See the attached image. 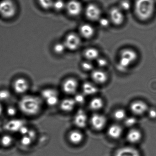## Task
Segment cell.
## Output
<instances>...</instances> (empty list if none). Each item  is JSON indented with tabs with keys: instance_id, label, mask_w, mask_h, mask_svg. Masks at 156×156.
I'll list each match as a JSON object with an SVG mask.
<instances>
[{
	"instance_id": "1",
	"label": "cell",
	"mask_w": 156,
	"mask_h": 156,
	"mask_svg": "<svg viewBox=\"0 0 156 156\" xmlns=\"http://www.w3.org/2000/svg\"><path fill=\"white\" fill-rule=\"evenodd\" d=\"M42 101L41 98L34 95H26L20 100L18 106L20 111L24 114L34 116L41 111Z\"/></svg>"
},
{
	"instance_id": "2",
	"label": "cell",
	"mask_w": 156,
	"mask_h": 156,
	"mask_svg": "<svg viewBox=\"0 0 156 156\" xmlns=\"http://www.w3.org/2000/svg\"><path fill=\"white\" fill-rule=\"evenodd\" d=\"M155 0H136L135 12L137 17L142 21L150 19L154 13Z\"/></svg>"
},
{
	"instance_id": "3",
	"label": "cell",
	"mask_w": 156,
	"mask_h": 156,
	"mask_svg": "<svg viewBox=\"0 0 156 156\" xmlns=\"http://www.w3.org/2000/svg\"><path fill=\"white\" fill-rule=\"evenodd\" d=\"M137 58V54L133 49H125L121 51L118 64L119 70L126 71L129 67L135 62Z\"/></svg>"
},
{
	"instance_id": "4",
	"label": "cell",
	"mask_w": 156,
	"mask_h": 156,
	"mask_svg": "<svg viewBox=\"0 0 156 156\" xmlns=\"http://www.w3.org/2000/svg\"><path fill=\"white\" fill-rule=\"evenodd\" d=\"M16 13V7L12 0L0 1V15L6 19L12 18Z\"/></svg>"
},
{
	"instance_id": "5",
	"label": "cell",
	"mask_w": 156,
	"mask_h": 156,
	"mask_svg": "<svg viewBox=\"0 0 156 156\" xmlns=\"http://www.w3.org/2000/svg\"><path fill=\"white\" fill-rule=\"evenodd\" d=\"M41 99L47 105L53 107L59 103V95L56 90L53 89H46L41 92Z\"/></svg>"
},
{
	"instance_id": "6",
	"label": "cell",
	"mask_w": 156,
	"mask_h": 156,
	"mask_svg": "<svg viewBox=\"0 0 156 156\" xmlns=\"http://www.w3.org/2000/svg\"><path fill=\"white\" fill-rule=\"evenodd\" d=\"M64 44L67 49L75 51L80 48L81 44L80 38L75 33H70L66 37Z\"/></svg>"
},
{
	"instance_id": "7",
	"label": "cell",
	"mask_w": 156,
	"mask_h": 156,
	"mask_svg": "<svg viewBox=\"0 0 156 156\" xmlns=\"http://www.w3.org/2000/svg\"><path fill=\"white\" fill-rule=\"evenodd\" d=\"M91 125L94 130L101 131L104 129L107 123L106 117L100 114L95 113L93 114L90 119Z\"/></svg>"
},
{
	"instance_id": "8",
	"label": "cell",
	"mask_w": 156,
	"mask_h": 156,
	"mask_svg": "<svg viewBox=\"0 0 156 156\" xmlns=\"http://www.w3.org/2000/svg\"><path fill=\"white\" fill-rule=\"evenodd\" d=\"M85 14L89 20L92 21H99L101 17V12L97 5L94 4H90L86 6Z\"/></svg>"
},
{
	"instance_id": "9",
	"label": "cell",
	"mask_w": 156,
	"mask_h": 156,
	"mask_svg": "<svg viewBox=\"0 0 156 156\" xmlns=\"http://www.w3.org/2000/svg\"><path fill=\"white\" fill-rule=\"evenodd\" d=\"M124 12L119 7H114L110 11V20L114 24L119 26L124 21Z\"/></svg>"
},
{
	"instance_id": "10",
	"label": "cell",
	"mask_w": 156,
	"mask_h": 156,
	"mask_svg": "<svg viewBox=\"0 0 156 156\" xmlns=\"http://www.w3.org/2000/svg\"><path fill=\"white\" fill-rule=\"evenodd\" d=\"M79 83L74 78H68L65 80L62 84V89L65 93L68 94H74L76 93Z\"/></svg>"
},
{
	"instance_id": "11",
	"label": "cell",
	"mask_w": 156,
	"mask_h": 156,
	"mask_svg": "<svg viewBox=\"0 0 156 156\" xmlns=\"http://www.w3.org/2000/svg\"><path fill=\"white\" fill-rule=\"evenodd\" d=\"M66 8L69 15L76 16L81 13L83 6L81 3L77 0H71L66 4Z\"/></svg>"
},
{
	"instance_id": "12",
	"label": "cell",
	"mask_w": 156,
	"mask_h": 156,
	"mask_svg": "<svg viewBox=\"0 0 156 156\" xmlns=\"http://www.w3.org/2000/svg\"><path fill=\"white\" fill-rule=\"evenodd\" d=\"M131 112L135 115H142L148 111L147 104L143 101L137 100L131 103L130 106Z\"/></svg>"
},
{
	"instance_id": "13",
	"label": "cell",
	"mask_w": 156,
	"mask_h": 156,
	"mask_svg": "<svg viewBox=\"0 0 156 156\" xmlns=\"http://www.w3.org/2000/svg\"><path fill=\"white\" fill-rule=\"evenodd\" d=\"M13 87L16 93L23 94L28 91L29 88V83L24 78H18L14 82Z\"/></svg>"
},
{
	"instance_id": "14",
	"label": "cell",
	"mask_w": 156,
	"mask_h": 156,
	"mask_svg": "<svg viewBox=\"0 0 156 156\" xmlns=\"http://www.w3.org/2000/svg\"><path fill=\"white\" fill-rule=\"evenodd\" d=\"M73 121L78 128H84L88 122V116L85 111L83 109L78 110L74 116Z\"/></svg>"
},
{
	"instance_id": "15",
	"label": "cell",
	"mask_w": 156,
	"mask_h": 156,
	"mask_svg": "<svg viewBox=\"0 0 156 156\" xmlns=\"http://www.w3.org/2000/svg\"><path fill=\"white\" fill-rule=\"evenodd\" d=\"M91 76L93 81L99 84H104L108 78L107 73L101 69L94 70L92 71Z\"/></svg>"
},
{
	"instance_id": "16",
	"label": "cell",
	"mask_w": 156,
	"mask_h": 156,
	"mask_svg": "<svg viewBox=\"0 0 156 156\" xmlns=\"http://www.w3.org/2000/svg\"><path fill=\"white\" fill-rule=\"evenodd\" d=\"M25 125L23 121L14 119L7 122L5 124V129L10 132H19L21 128Z\"/></svg>"
},
{
	"instance_id": "17",
	"label": "cell",
	"mask_w": 156,
	"mask_h": 156,
	"mask_svg": "<svg viewBox=\"0 0 156 156\" xmlns=\"http://www.w3.org/2000/svg\"><path fill=\"white\" fill-rule=\"evenodd\" d=\"M115 156H141L139 151L133 147H125L119 148L115 154Z\"/></svg>"
},
{
	"instance_id": "18",
	"label": "cell",
	"mask_w": 156,
	"mask_h": 156,
	"mask_svg": "<svg viewBox=\"0 0 156 156\" xmlns=\"http://www.w3.org/2000/svg\"><path fill=\"white\" fill-rule=\"evenodd\" d=\"M123 129L121 125L118 124L111 125L107 130V134L110 138L113 139H117L122 136Z\"/></svg>"
},
{
	"instance_id": "19",
	"label": "cell",
	"mask_w": 156,
	"mask_h": 156,
	"mask_svg": "<svg viewBox=\"0 0 156 156\" xmlns=\"http://www.w3.org/2000/svg\"><path fill=\"white\" fill-rule=\"evenodd\" d=\"M76 103L73 98H66L60 103V108L63 111L69 112L76 107Z\"/></svg>"
},
{
	"instance_id": "20",
	"label": "cell",
	"mask_w": 156,
	"mask_h": 156,
	"mask_svg": "<svg viewBox=\"0 0 156 156\" xmlns=\"http://www.w3.org/2000/svg\"><path fill=\"white\" fill-rule=\"evenodd\" d=\"M80 34L83 38L89 39L93 36L94 29L91 25L88 24H83L80 28Z\"/></svg>"
},
{
	"instance_id": "21",
	"label": "cell",
	"mask_w": 156,
	"mask_h": 156,
	"mask_svg": "<svg viewBox=\"0 0 156 156\" xmlns=\"http://www.w3.org/2000/svg\"><path fill=\"white\" fill-rule=\"evenodd\" d=\"M83 93L85 96H92L95 95L98 92V88L97 86L90 82H85L83 84L82 87Z\"/></svg>"
},
{
	"instance_id": "22",
	"label": "cell",
	"mask_w": 156,
	"mask_h": 156,
	"mask_svg": "<svg viewBox=\"0 0 156 156\" xmlns=\"http://www.w3.org/2000/svg\"><path fill=\"white\" fill-rule=\"evenodd\" d=\"M142 138V133L139 130L135 129H132L129 131L126 136L127 141L133 144L139 143Z\"/></svg>"
},
{
	"instance_id": "23",
	"label": "cell",
	"mask_w": 156,
	"mask_h": 156,
	"mask_svg": "<svg viewBox=\"0 0 156 156\" xmlns=\"http://www.w3.org/2000/svg\"><path fill=\"white\" fill-rule=\"evenodd\" d=\"M69 140L71 143L78 145L83 141L84 136L82 133L79 130H73L69 134Z\"/></svg>"
},
{
	"instance_id": "24",
	"label": "cell",
	"mask_w": 156,
	"mask_h": 156,
	"mask_svg": "<svg viewBox=\"0 0 156 156\" xmlns=\"http://www.w3.org/2000/svg\"><path fill=\"white\" fill-rule=\"evenodd\" d=\"M104 105V102L103 99L100 97L93 98L89 103V107L93 111H99L101 110Z\"/></svg>"
},
{
	"instance_id": "25",
	"label": "cell",
	"mask_w": 156,
	"mask_h": 156,
	"mask_svg": "<svg viewBox=\"0 0 156 156\" xmlns=\"http://www.w3.org/2000/svg\"><path fill=\"white\" fill-rule=\"evenodd\" d=\"M84 56L87 60H96L99 58V50L94 48H89L84 51Z\"/></svg>"
},
{
	"instance_id": "26",
	"label": "cell",
	"mask_w": 156,
	"mask_h": 156,
	"mask_svg": "<svg viewBox=\"0 0 156 156\" xmlns=\"http://www.w3.org/2000/svg\"><path fill=\"white\" fill-rule=\"evenodd\" d=\"M35 132L34 131L30 130L26 135L23 136L21 140V143L23 146H29L32 144L35 137Z\"/></svg>"
},
{
	"instance_id": "27",
	"label": "cell",
	"mask_w": 156,
	"mask_h": 156,
	"mask_svg": "<svg viewBox=\"0 0 156 156\" xmlns=\"http://www.w3.org/2000/svg\"><path fill=\"white\" fill-rule=\"evenodd\" d=\"M113 116L114 119L118 122L124 121L127 117L126 111L122 109H117L115 111Z\"/></svg>"
},
{
	"instance_id": "28",
	"label": "cell",
	"mask_w": 156,
	"mask_h": 156,
	"mask_svg": "<svg viewBox=\"0 0 156 156\" xmlns=\"http://www.w3.org/2000/svg\"><path fill=\"white\" fill-rule=\"evenodd\" d=\"M13 142V139L12 136L8 135L3 136L0 139V143L2 145L5 147H8L11 145Z\"/></svg>"
},
{
	"instance_id": "29",
	"label": "cell",
	"mask_w": 156,
	"mask_h": 156,
	"mask_svg": "<svg viewBox=\"0 0 156 156\" xmlns=\"http://www.w3.org/2000/svg\"><path fill=\"white\" fill-rule=\"evenodd\" d=\"M38 4L41 7L45 10L53 8L54 0H38Z\"/></svg>"
},
{
	"instance_id": "30",
	"label": "cell",
	"mask_w": 156,
	"mask_h": 156,
	"mask_svg": "<svg viewBox=\"0 0 156 156\" xmlns=\"http://www.w3.org/2000/svg\"><path fill=\"white\" fill-rule=\"evenodd\" d=\"M66 49H67L64 43H57L54 45V51L58 55L63 54Z\"/></svg>"
},
{
	"instance_id": "31",
	"label": "cell",
	"mask_w": 156,
	"mask_h": 156,
	"mask_svg": "<svg viewBox=\"0 0 156 156\" xmlns=\"http://www.w3.org/2000/svg\"><path fill=\"white\" fill-rule=\"evenodd\" d=\"M66 4L63 0H56L54 1L53 8L56 11H61L66 8Z\"/></svg>"
},
{
	"instance_id": "32",
	"label": "cell",
	"mask_w": 156,
	"mask_h": 156,
	"mask_svg": "<svg viewBox=\"0 0 156 156\" xmlns=\"http://www.w3.org/2000/svg\"><path fill=\"white\" fill-rule=\"evenodd\" d=\"M118 7L123 12L128 11L131 8V4L128 0H122L120 2Z\"/></svg>"
},
{
	"instance_id": "33",
	"label": "cell",
	"mask_w": 156,
	"mask_h": 156,
	"mask_svg": "<svg viewBox=\"0 0 156 156\" xmlns=\"http://www.w3.org/2000/svg\"><path fill=\"white\" fill-rule=\"evenodd\" d=\"M11 93L9 91L6 89L0 90V101H5L10 99Z\"/></svg>"
},
{
	"instance_id": "34",
	"label": "cell",
	"mask_w": 156,
	"mask_h": 156,
	"mask_svg": "<svg viewBox=\"0 0 156 156\" xmlns=\"http://www.w3.org/2000/svg\"><path fill=\"white\" fill-rule=\"evenodd\" d=\"M81 67L85 71H93L94 70L93 65L90 60L83 61L81 64Z\"/></svg>"
},
{
	"instance_id": "35",
	"label": "cell",
	"mask_w": 156,
	"mask_h": 156,
	"mask_svg": "<svg viewBox=\"0 0 156 156\" xmlns=\"http://www.w3.org/2000/svg\"><path fill=\"white\" fill-rule=\"evenodd\" d=\"M85 95L83 93H76L73 99L75 100L76 104H82L85 100Z\"/></svg>"
},
{
	"instance_id": "36",
	"label": "cell",
	"mask_w": 156,
	"mask_h": 156,
	"mask_svg": "<svg viewBox=\"0 0 156 156\" xmlns=\"http://www.w3.org/2000/svg\"><path fill=\"white\" fill-rule=\"evenodd\" d=\"M124 124L127 127H132L135 125L136 122V120L133 117H127L124 121Z\"/></svg>"
},
{
	"instance_id": "37",
	"label": "cell",
	"mask_w": 156,
	"mask_h": 156,
	"mask_svg": "<svg viewBox=\"0 0 156 156\" xmlns=\"http://www.w3.org/2000/svg\"><path fill=\"white\" fill-rule=\"evenodd\" d=\"M111 21L110 19L106 18V17H101L99 20V23L101 27L105 28L107 27L110 25Z\"/></svg>"
},
{
	"instance_id": "38",
	"label": "cell",
	"mask_w": 156,
	"mask_h": 156,
	"mask_svg": "<svg viewBox=\"0 0 156 156\" xmlns=\"http://www.w3.org/2000/svg\"><path fill=\"white\" fill-rule=\"evenodd\" d=\"M96 60H97V65L100 67H105L108 64L107 60L103 58H98Z\"/></svg>"
},
{
	"instance_id": "39",
	"label": "cell",
	"mask_w": 156,
	"mask_h": 156,
	"mask_svg": "<svg viewBox=\"0 0 156 156\" xmlns=\"http://www.w3.org/2000/svg\"><path fill=\"white\" fill-rule=\"evenodd\" d=\"M6 113L9 116L13 117L16 114L17 111L14 107H12V106H10V107H8L6 110Z\"/></svg>"
},
{
	"instance_id": "40",
	"label": "cell",
	"mask_w": 156,
	"mask_h": 156,
	"mask_svg": "<svg viewBox=\"0 0 156 156\" xmlns=\"http://www.w3.org/2000/svg\"><path fill=\"white\" fill-rule=\"evenodd\" d=\"M29 131H30V130L28 129V127H27L25 125H24V126L21 128L20 131H19V132L23 136L26 135L27 134Z\"/></svg>"
},
{
	"instance_id": "41",
	"label": "cell",
	"mask_w": 156,
	"mask_h": 156,
	"mask_svg": "<svg viewBox=\"0 0 156 156\" xmlns=\"http://www.w3.org/2000/svg\"><path fill=\"white\" fill-rule=\"evenodd\" d=\"M148 115L149 117L152 119L156 118V110L155 109H149L148 110Z\"/></svg>"
},
{
	"instance_id": "42",
	"label": "cell",
	"mask_w": 156,
	"mask_h": 156,
	"mask_svg": "<svg viewBox=\"0 0 156 156\" xmlns=\"http://www.w3.org/2000/svg\"><path fill=\"white\" fill-rule=\"evenodd\" d=\"M3 110V109L2 105L0 102V115L2 113Z\"/></svg>"
},
{
	"instance_id": "43",
	"label": "cell",
	"mask_w": 156,
	"mask_h": 156,
	"mask_svg": "<svg viewBox=\"0 0 156 156\" xmlns=\"http://www.w3.org/2000/svg\"><path fill=\"white\" fill-rule=\"evenodd\" d=\"M156 2V0H155Z\"/></svg>"
}]
</instances>
